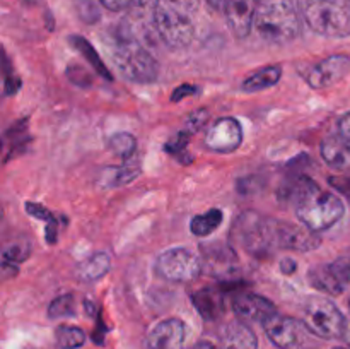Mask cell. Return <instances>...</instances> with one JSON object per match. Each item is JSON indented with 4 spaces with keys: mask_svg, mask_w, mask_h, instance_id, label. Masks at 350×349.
<instances>
[{
    "mask_svg": "<svg viewBox=\"0 0 350 349\" xmlns=\"http://www.w3.org/2000/svg\"><path fill=\"white\" fill-rule=\"evenodd\" d=\"M198 7L200 0H156L154 27L167 47L180 50L191 43Z\"/></svg>",
    "mask_w": 350,
    "mask_h": 349,
    "instance_id": "6da1fadb",
    "label": "cell"
},
{
    "mask_svg": "<svg viewBox=\"0 0 350 349\" xmlns=\"http://www.w3.org/2000/svg\"><path fill=\"white\" fill-rule=\"evenodd\" d=\"M109 50L115 67L129 81L149 84L159 75V64L156 58L126 27L122 26L118 34L113 36Z\"/></svg>",
    "mask_w": 350,
    "mask_h": 349,
    "instance_id": "7a4b0ae2",
    "label": "cell"
},
{
    "mask_svg": "<svg viewBox=\"0 0 350 349\" xmlns=\"http://www.w3.org/2000/svg\"><path fill=\"white\" fill-rule=\"evenodd\" d=\"M260 36L272 44H287L301 33L297 0H260L255 16Z\"/></svg>",
    "mask_w": 350,
    "mask_h": 349,
    "instance_id": "3957f363",
    "label": "cell"
},
{
    "mask_svg": "<svg viewBox=\"0 0 350 349\" xmlns=\"http://www.w3.org/2000/svg\"><path fill=\"white\" fill-rule=\"evenodd\" d=\"M304 23L325 38L350 34V0H297Z\"/></svg>",
    "mask_w": 350,
    "mask_h": 349,
    "instance_id": "277c9868",
    "label": "cell"
},
{
    "mask_svg": "<svg viewBox=\"0 0 350 349\" xmlns=\"http://www.w3.org/2000/svg\"><path fill=\"white\" fill-rule=\"evenodd\" d=\"M296 214L301 224L310 228L311 231L320 233L330 229L344 218L345 205L340 197L332 192L321 190L317 185L297 202Z\"/></svg>",
    "mask_w": 350,
    "mask_h": 349,
    "instance_id": "5b68a950",
    "label": "cell"
},
{
    "mask_svg": "<svg viewBox=\"0 0 350 349\" xmlns=\"http://www.w3.org/2000/svg\"><path fill=\"white\" fill-rule=\"evenodd\" d=\"M273 221L256 211H246L234 224V236L243 248L255 257H267L275 252L273 246Z\"/></svg>",
    "mask_w": 350,
    "mask_h": 349,
    "instance_id": "8992f818",
    "label": "cell"
},
{
    "mask_svg": "<svg viewBox=\"0 0 350 349\" xmlns=\"http://www.w3.org/2000/svg\"><path fill=\"white\" fill-rule=\"evenodd\" d=\"M303 322L308 331L321 339L344 337L347 327V320L337 305L321 296H313L304 303Z\"/></svg>",
    "mask_w": 350,
    "mask_h": 349,
    "instance_id": "52a82bcc",
    "label": "cell"
},
{
    "mask_svg": "<svg viewBox=\"0 0 350 349\" xmlns=\"http://www.w3.org/2000/svg\"><path fill=\"white\" fill-rule=\"evenodd\" d=\"M156 270L170 283H191L202 274V260L188 248H170L156 260Z\"/></svg>",
    "mask_w": 350,
    "mask_h": 349,
    "instance_id": "ba28073f",
    "label": "cell"
},
{
    "mask_svg": "<svg viewBox=\"0 0 350 349\" xmlns=\"http://www.w3.org/2000/svg\"><path fill=\"white\" fill-rule=\"evenodd\" d=\"M265 334L279 349H301L306 342L308 327L303 320L275 313L263 322Z\"/></svg>",
    "mask_w": 350,
    "mask_h": 349,
    "instance_id": "9c48e42d",
    "label": "cell"
},
{
    "mask_svg": "<svg viewBox=\"0 0 350 349\" xmlns=\"http://www.w3.org/2000/svg\"><path fill=\"white\" fill-rule=\"evenodd\" d=\"M308 279L314 289L337 296L347 289L350 283V263L342 259L330 263H320L311 267Z\"/></svg>",
    "mask_w": 350,
    "mask_h": 349,
    "instance_id": "30bf717a",
    "label": "cell"
},
{
    "mask_svg": "<svg viewBox=\"0 0 350 349\" xmlns=\"http://www.w3.org/2000/svg\"><path fill=\"white\" fill-rule=\"evenodd\" d=\"M321 243L320 236L306 226H297L286 221H273V246L275 250L311 252Z\"/></svg>",
    "mask_w": 350,
    "mask_h": 349,
    "instance_id": "8fae6325",
    "label": "cell"
},
{
    "mask_svg": "<svg viewBox=\"0 0 350 349\" xmlns=\"http://www.w3.org/2000/svg\"><path fill=\"white\" fill-rule=\"evenodd\" d=\"M350 72V57L347 55H332L314 64L304 74L308 86L313 89H327L337 84Z\"/></svg>",
    "mask_w": 350,
    "mask_h": 349,
    "instance_id": "7c38bea8",
    "label": "cell"
},
{
    "mask_svg": "<svg viewBox=\"0 0 350 349\" xmlns=\"http://www.w3.org/2000/svg\"><path fill=\"white\" fill-rule=\"evenodd\" d=\"M243 142V127L232 116L215 120L205 135V146L214 153L228 154L238 149Z\"/></svg>",
    "mask_w": 350,
    "mask_h": 349,
    "instance_id": "4fadbf2b",
    "label": "cell"
},
{
    "mask_svg": "<svg viewBox=\"0 0 350 349\" xmlns=\"http://www.w3.org/2000/svg\"><path fill=\"white\" fill-rule=\"evenodd\" d=\"M260 0H226L224 14L228 26L236 38H248L255 26Z\"/></svg>",
    "mask_w": 350,
    "mask_h": 349,
    "instance_id": "5bb4252c",
    "label": "cell"
},
{
    "mask_svg": "<svg viewBox=\"0 0 350 349\" xmlns=\"http://www.w3.org/2000/svg\"><path fill=\"white\" fill-rule=\"evenodd\" d=\"M232 310L239 318L248 322H267L277 313V307L262 294L239 293L232 298Z\"/></svg>",
    "mask_w": 350,
    "mask_h": 349,
    "instance_id": "9a60e30c",
    "label": "cell"
},
{
    "mask_svg": "<svg viewBox=\"0 0 350 349\" xmlns=\"http://www.w3.org/2000/svg\"><path fill=\"white\" fill-rule=\"evenodd\" d=\"M187 327L180 318H167L159 322L149 332L147 344L150 349H183Z\"/></svg>",
    "mask_w": 350,
    "mask_h": 349,
    "instance_id": "2e32d148",
    "label": "cell"
},
{
    "mask_svg": "<svg viewBox=\"0 0 350 349\" xmlns=\"http://www.w3.org/2000/svg\"><path fill=\"white\" fill-rule=\"evenodd\" d=\"M321 157L334 170L350 173V140L338 135H330L321 142Z\"/></svg>",
    "mask_w": 350,
    "mask_h": 349,
    "instance_id": "e0dca14e",
    "label": "cell"
},
{
    "mask_svg": "<svg viewBox=\"0 0 350 349\" xmlns=\"http://www.w3.org/2000/svg\"><path fill=\"white\" fill-rule=\"evenodd\" d=\"M191 303L204 320L214 322L224 311V293L221 287H204L191 294Z\"/></svg>",
    "mask_w": 350,
    "mask_h": 349,
    "instance_id": "ac0fdd59",
    "label": "cell"
},
{
    "mask_svg": "<svg viewBox=\"0 0 350 349\" xmlns=\"http://www.w3.org/2000/svg\"><path fill=\"white\" fill-rule=\"evenodd\" d=\"M222 349H258V339L245 322L234 320L226 325L222 334Z\"/></svg>",
    "mask_w": 350,
    "mask_h": 349,
    "instance_id": "d6986e66",
    "label": "cell"
},
{
    "mask_svg": "<svg viewBox=\"0 0 350 349\" xmlns=\"http://www.w3.org/2000/svg\"><path fill=\"white\" fill-rule=\"evenodd\" d=\"M314 187H317V181L313 178L303 173H294L291 177H286V180L280 185L279 198L282 202H294V204H297Z\"/></svg>",
    "mask_w": 350,
    "mask_h": 349,
    "instance_id": "ffe728a7",
    "label": "cell"
},
{
    "mask_svg": "<svg viewBox=\"0 0 350 349\" xmlns=\"http://www.w3.org/2000/svg\"><path fill=\"white\" fill-rule=\"evenodd\" d=\"M111 267V259L106 252L92 253L77 266V277L84 283H94L105 277Z\"/></svg>",
    "mask_w": 350,
    "mask_h": 349,
    "instance_id": "44dd1931",
    "label": "cell"
},
{
    "mask_svg": "<svg viewBox=\"0 0 350 349\" xmlns=\"http://www.w3.org/2000/svg\"><path fill=\"white\" fill-rule=\"evenodd\" d=\"M280 75H282V67L280 65H267V67L256 70L255 74L248 75L243 81L241 89L245 92L265 91V89L272 88V86H275L280 81Z\"/></svg>",
    "mask_w": 350,
    "mask_h": 349,
    "instance_id": "7402d4cb",
    "label": "cell"
},
{
    "mask_svg": "<svg viewBox=\"0 0 350 349\" xmlns=\"http://www.w3.org/2000/svg\"><path fill=\"white\" fill-rule=\"evenodd\" d=\"M140 174V163L133 157L125 159V163L118 168H108L101 177V185L105 187H122V185L130 183Z\"/></svg>",
    "mask_w": 350,
    "mask_h": 349,
    "instance_id": "603a6c76",
    "label": "cell"
},
{
    "mask_svg": "<svg viewBox=\"0 0 350 349\" xmlns=\"http://www.w3.org/2000/svg\"><path fill=\"white\" fill-rule=\"evenodd\" d=\"M70 44L72 47L75 48V50L79 51V53L82 55V57L85 58V60L89 62V64L92 65V67L96 68V72H98L99 75H101V77H105L106 81H111V72L108 70V67H106L105 65V62L101 60V57H99L98 55V51L94 50V48H92V44L89 43L88 40H85V38H82V36H77V34H74V36H70Z\"/></svg>",
    "mask_w": 350,
    "mask_h": 349,
    "instance_id": "cb8c5ba5",
    "label": "cell"
},
{
    "mask_svg": "<svg viewBox=\"0 0 350 349\" xmlns=\"http://www.w3.org/2000/svg\"><path fill=\"white\" fill-rule=\"evenodd\" d=\"M222 222V211L219 209H211L205 214H198L191 219L190 231L195 236H208L221 226Z\"/></svg>",
    "mask_w": 350,
    "mask_h": 349,
    "instance_id": "d4e9b609",
    "label": "cell"
},
{
    "mask_svg": "<svg viewBox=\"0 0 350 349\" xmlns=\"http://www.w3.org/2000/svg\"><path fill=\"white\" fill-rule=\"evenodd\" d=\"M108 149L122 159H130L135 156L137 139L129 132L113 133L108 139Z\"/></svg>",
    "mask_w": 350,
    "mask_h": 349,
    "instance_id": "484cf974",
    "label": "cell"
},
{
    "mask_svg": "<svg viewBox=\"0 0 350 349\" xmlns=\"http://www.w3.org/2000/svg\"><path fill=\"white\" fill-rule=\"evenodd\" d=\"M55 342L60 349H77L85 342V332L74 325H60L55 331Z\"/></svg>",
    "mask_w": 350,
    "mask_h": 349,
    "instance_id": "4316f807",
    "label": "cell"
},
{
    "mask_svg": "<svg viewBox=\"0 0 350 349\" xmlns=\"http://www.w3.org/2000/svg\"><path fill=\"white\" fill-rule=\"evenodd\" d=\"M75 315V300L72 294H62L55 298L48 308V317L50 318H65Z\"/></svg>",
    "mask_w": 350,
    "mask_h": 349,
    "instance_id": "83f0119b",
    "label": "cell"
},
{
    "mask_svg": "<svg viewBox=\"0 0 350 349\" xmlns=\"http://www.w3.org/2000/svg\"><path fill=\"white\" fill-rule=\"evenodd\" d=\"M31 255V243L23 242V243H12L9 248L3 250V262L10 263H21L24 260L29 259Z\"/></svg>",
    "mask_w": 350,
    "mask_h": 349,
    "instance_id": "f1b7e54d",
    "label": "cell"
},
{
    "mask_svg": "<svg viewBox=\"0 0 350 349\" xmlns=\"http://www.w3.org/2000/svg\"><path fill=\"white\" fill-rule=\"evenodd\" d=\"M188 137H190V132L178 133V137L173 140V142H167L166 146H164V151L173 154L174 157H178V161H181V163H190L191 157L188 156V154H185V151H187Z\"/></svg>",
    "mask_w": 350,
    "mask_h": 349,
    "instance_id": "f546056e",
    "label": "cell"
},
{
    "mask_svg": "<svg viewBox=\"0 0 350 349\" xmlns=\"http://www.w3.org/2000/svg\"><path fill=\"white\" fill-rule=\"evenodd\" d=\"M67 75L74 84L79 86V88H88V86H91V81H92L91 74H89L84 67H79L77 64L68 65Z\"/></svg>",
    "mask_w": 350,
    "mask_h": 349,
    "instance_id": "4dcf8cb0",
    "label": "cell"
},
{
    "mask_svg": "<svg viewBox=\"0 0 350 349\" xmlns=\"http://www.w3.org/2000/svg\"><path fill=\"white\" fill-rule=\"evenodd\" d=\"M208 122V112L207 109H197V112L191 113L187 120V132L195 133L198 130L204 129Z\"/></svg>",
    "mask_w": 350,
    "mask_h": 349,
    "instance_id": "1f68e13d",
    "label": "cell"
},
{
    "mask_svg": "<svg viewBox=\"0 0 350 349\" xmlns=\"http://www.w3.org/2000/svg\"><path fill=\"white\" fill-rule=\"evenodd\" d=\"M26 211L29 212V214L33 216V218L43 219L44 222L55 221V216L51 214V212L48 211V209H44L43 205H40V204H34V202H26Z\"/></svg>",
    "mask_w": 350,
    "mask_h": 349,
    "instance_id": "d6a6232c",
    "label": "cell"
},
{
    "mask_svg": "<svg viewBox=\"0 0 350 349\" xmlns=\"http://www.w3.org/2000/svg\"><path fill=\"white\" fill-rule=\"evenodd\" d=\"M328 183L332 185L334 188H337L342 195L350 201V177H330L328 178Z\"/></svg>",
    "mask_w": 350,
    "mask_h": 349,
    "instance_id": "836d02e7",
    "label": "cell"
},
{
    "mask_svg": "<svg viewBox=\"0 0 350 349\" xmlns=\"http://www.w3.org/2000/svg\"><path fill=\"white\" fill-rule=\"evenodd\" d=\"M106 9L113 10V12H120V10L126 9V7L132 5L135 0H99Z\"/></svg>",
    "mask_w": 350,
    "mask_h": 349,
    "instance_id": "e575fe53",
    "label": "cell"
},
{
    "mask_svg": "<svg viewBox=\"0 0 350 349\" xmlns=\"http://www.w3.org/2000/svg\"><path fill=\"white\" fill-rule=\"evenodd\" d=\"M195 91H197V88H195V86H190V84L180 86L178 89H174L173 96H171V101H181V99L187 98V96L195 94Z\"/></svg>",
    "mask_w": 350,
    "mask_h": 349,
    "instance_id": "d590c367",
    "label": "cell"
},
{
    "mask_svg": "<svg viewBox=\"0 0 350 349\" xmlns=\"http://www.w3.org/2000/svg\"><path fill=\"white\" fill-rule=\"evenodd\" d=\"M338 132L342 137L350 140V112L345 113L340 120H338Z\"/></svg>",
    "mask_w": 350,
    "mask_h": 349,
    "instance_id": "8d00e7d4",
    "label": "cell"
},
{
    "mask_svg": "<svg viewBox=\"0 0 350 349\" xmlns=\"http://www.w3.org/2000/svg\"><path fill=\"white\" fill-rule=\"evenodd\" d=\"M280 270H282L284 274H294L297 270V263L296 260L293 259H284L282 262H280Z\"/></svg>",
    "mask_w": 350,
    "mask_h": 349,
    "instance_id": "74e56055",
    "label": "cell"
},
{
    "mask_svg": "<svg viewBox=\"0 0 350 349\" xmlns=\"http://www.w3.org/2000/svg\"><path fill=\"white\" fill-rule=\"evenodd\" d=\"M191 349H217V348H215V346L212 344V342L200 341V342H197V344H195Z\"/></svg>",
    "mask_w": 350,
    "mask_h": 349,
    "instance_id": "f35d334b",
    "label": "cell"
},
{
    "mask_svg": "<svg viewBox=\"0 0 350 349\" xmlns=\"http://www.w3.org/2000/svg\"><path fill=\"white\" fill-rule=\"evenodd\" d=\"M207 2L212 9H221V7H224L226 0H207Z\"/></svg>",
    "mask_w": 350,
    "mask_h": 349,
    "instance_id": "ab89813d",
    "label": "cell"
},
{
    "mask_svg": "<svg viewBox=\"0 0 350 349\" xmlns=\"http://www.w3.org/2000/svg\"><path fill=\"white\" fill-rule=\"evenodd\" d=\"M344 339H345V342H347V344L350 346V322H347V327H345Z\"/></svg>",
    "mask_w": 350,
    "mask_h": 349,
    "instance_id": "60d3db41",
    "label": "cell"
}]
</instances>
